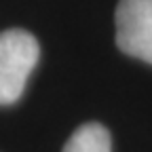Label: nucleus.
<instances>
[{
  "instance_id": "f257e3e1",
  "label": "nucleus",
  "mask_w": 152,
  "mask_h": 152,
  "mask_svg": "<svg viewBox=\"0 0 152 152\" xmlns=\"http://www.w3.org/2000/svg\"><path fill=\"white\" fill-rule=\"evenodd\" d=\"M40 57L38 40L26 30L0 32V106L15 104Z\"/></svg>"
},
{
  "instance_id": "f03ea898",
  "label": "nucleus",
  "mask_w": 152,
  "mask_h": 152,
  "mask_svg": "<svg viewBox=\"0 0 152 152\" xmlns=\"http://www.w3.org/2000/svg\"><path fill=\"white\" fill-rule=\"evenodd\" d=\"M116 47L152 64V0H118L114 13Z\"/></svg>"
},
{
  "instance_id": "7ed1b4c3",
  "label": "nucleus",
  "mask_w": 152,
  "mask_h": 152,
  "mask_svg": "<svg viewBox=\"0 0 152 152\" xmlns=\"http://www.w3.org/2000/svg\"><path fill=\"white\" fill-rule=\"evenodd\" d=\"M64 152H112L110 131L99 123H85L70 135Z\"/></svg>"
}]
</instances>
